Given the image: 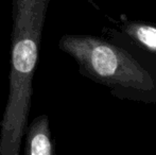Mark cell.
Listing matches in <instances>:
<instances>
[{"mask_svg": "<svg viewBox=\"0 0 156 155\" xmlns=\"http://www.w3.org/2000/svg\"><path fill=\"white\" fill-rule=\"evenodd\" d=\"M50 1L12 0L9 95L0 122V155H19L20 152Z\"/></svg>", "mask_w": 156, "mask_h": 155, "instance_id": "obj_1", "label": "cell"}, {"mask_svg": "<svg viewBox=\"0 0 156 155\" xmlns=\"http://www.w3.org/2000/svg\"><path fill=\"white\" fill-rule=\"evenodd\" d=\"M58 48L70 55L83 77L107 87L116 98L156 104V61L103 37L64 34Z\"/></svg>", "mask_w": 156, "mask_h": 155, "instance_id": "obj_2", "label": "cell"}, {"mask_svg": "<svg viewBox=\"0 0 156 155\" xmlns=\"http://www.w3.org/2000/svg\"><path fill=\"white\" fill-rule=\"evenodd\" d=\"M109 38L115 43L137 50L156 61V26L140 21H125L119 31L108 29Z\"/></svg>", "mask_w": 156, "mask_h": 155, "instance_id": "obj_3", "label": "cell"}, {"mask_svg": "<svg viewBox=\"0 0 156 155\" xmlns=\"http://www.w3.org/2000/svg\"><path fill=\"white\" fill-rule=\"evenodd\" d=\"M23 138H26L25 155L54 154V145L47 115H39L28 124Z\"/></svg>", "mask_w": 156, "mask_h": 155, "instance_id": "obj_4", "label": "cell"}]
</instances>
